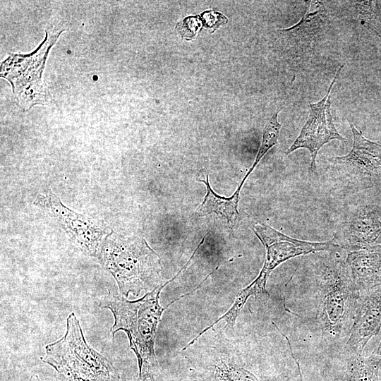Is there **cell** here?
Instances as JSON below:
<instances>
[{
	"label": "cell",
	"mask_w": 381,
	"mask_h": 381,
	"mask_svg": "<svg viewBox=\"0 0 381 381\" xmlns=\"http://www.w3.org/2000/svg\"><path fill=\"white\" fill-rule=\"evenodd\" d=\"M147 293L143 298L128 301L121 295L110 291L100 301L99 306L109 309L114 322L110 329L113 339L116 332L124 331L128 335L131 349L138 364V381H156L158 364L155 352V340L162 315L172 303L165 308L159 304V295L163 288L170 282Z\"/></svg>",
	"instance_id": "6da1fadb"
},
{
	"label": "cell",
	"mask_w": 381,
	"mask_h": 381,
	"mask_svg": "<svg viewBox=\"0 0 381 381\" xmlns=\"http://www.w3.org/2000/svg\"><path fill=\"white\" fill-rule=\"evenodd\" d=\"M97 258L116 280L119 294L126 298L130 293L138 296L162 285L160 258L142 237L113 231L102 243Z\"/></svg>",
	"instance_id": "7a4b0ae2"
},
{
	"label": "cell",
	"mask_w": 381,
	"mask_h": 381,
	"mask_svg": "<svg viewBox=\"0 0 381 381\" xmlns=\"http://www.w3.org/2000/svg\"><path fill=\"white\" fill-rule=\"evenodd\" d=\"M183 349L190 381H272L241 359L230 327L205 328Z\"/></svg>",
	"instance_id": "3957f363"
},
{
	"label": "cell",
	"mask_w": 381,
	"mask_h": 381,
	"mask_svg": "<svg viewBox=\"0 0 381 381\" xmlns=\"http://www.w3.org/2000/svg\"><path fill=\"white\" fill-rule=\"evenodd\" d=\"M318 289L319 317L323 334L337 339L353 320L361 298L345 261L332 253L318 258L314 264Z\"/></svg>",
	"instance_id": "277c9868"
},
{
	"label": "cell",
	"mask_w": 381,
	"mask_h": 381,
	"mask_svg": "<svg viewBox=\"0 0 381 381\" xmlns=\"http://www.w3.org/2000/svg\"><path fill=\"white\" fill-rule=\"evenodd\" d=\"M45 350L42 361L58 373H71L99 381L120 380L119 374L111 362L87 344L74 313L66 318L65 334L47 345Z\"/></svg>",
	"instance_id": "5b68a950"
},
{
	"label": "cell",
	"mask_w": 381,
	"mask_h": 381,
	"mask_svg": "<svg viewBox=\"0 0 381 381\" xmlns=\"http://www.w3.org/2000/svg\"><path fill=\"white\" fill-rule=\"evenodd\" d=\"M63 32L49 34L45 31L44 39L33 52L11 54L1 64L0 76L11 84L14 98L23 111L47 104L52 99L42 73L49 51Z\"/></svg>",
	"instance_id": "8992f818"
},
{
	"label": "cell",
	"mask_w": 381,
	"mask_h": 381,
	"mask_svg": "<svg viewBox=\"0 0 381 381\" xmlns=\"http://www.w3.org/2000/svg\"><path fill=\"white\" fill-rule=\"evenodd\" d=\"M252 230L265 246L266 255L259 275L236 296V298L244 303L251 296L267 294L266 291L267 279L271 272L284 262L296 256L312 253L334 251L338 248L332 240L326 242L299 240L286 236L261 222L253 224Z\"/></svg>",
	"instance_id": "52a82bcc"
},
{
	"label": "cell",
	"mask_w": 381,
	"mask_h": 381,
	"mask_svg": "<svg viewBox=\"0 0 381 381\" xmlns=\"http://www.w3.org/2000/svg\"><path fill=\"white\" fill-rule=\"evenodd\" d=\"M350 127L351 151L330 159L334 176L344 188L354 192L381 186V144L365 138L352 123Z\"/></svg>",
	"instance_id": "ba28073f"
},
{
	"label": "cell",
	"mask_w": 381,
	"mask_h": 381,
	"mask_svg": "<svg viewBox=\"0 0 381 381\" xmlns=\"http://www.w3.org/2000/svg\"><path fill=\"white\" fill-rule=\"evenodd\" d=\"M34 204L55 219L86 255L97 257L102 243L113 232L102 219L86 217L65 206L50 189L38 193Z\"/></svg>",
	"instance_id": "9c48e42d"
},
{
	"label": "cell",
	"mask_w": 381,
	"mask_h": 381,
	"mask_svg": "<svg viewBox=\"0 0 381 381\" xmlns=\"http://www.w3.org/2000/svg\"><path fill=\"white\" fill-rule=\"evenodd\" d=\"M344 66L342 64L337 71L325 97L319 102L309 104L308 118L298 137L285 152L289 155L301 148L308 150L311 157L312 171L316 169V157L323 145L333 140H346L337 131L330 111L331 92Z\"/></svg>",
	"instance_id": "30bf717a"
},
{
	"label": "cell",
	"mask_w": 381,
	"mask_h": 381,
	"mask_svg": "<svg viewBox=\"0 0 381 381\" xmlns=\"http://www.w3.org/2000/svg\"><path fill=\"white\" fill-rule=\"evenodd\" d=\"M332 241L339 248L347 252L381 244V220L369 207L356 208L339 222Z\"/></svg>",
	"instance_id": "8fae6325"
},
{
	"label": "cell",
	"mask_w": 381,
	"mask_h": 381,
	"mask_svg": "<svg viewBox=\"0 0 381 381\" xmlns=\"http://www.w3.org/2000/svg\"><path fill=\"white\" fill-rule=\"evenodd\" d=\"M329 25L323 2L310 1L303 18L294 25L281 30L282 42L293 59L310 54L318 44Z\"/></svg>",
	"instance_id": "7c38bea8"
},
{
	"label": "cell",
	"mask_w": 381,
	"mask_h": 381,
	"mask_svg": "<svg viewBox=\"0 0 381 381\" xmlns=\"http://www.w3.org/2000/svg\"><path fill=\"white\" fill-rule=\"evenodd\" d=\"M381 329V287L361 297L349 329L345 350L351 356L361 355L366 344Z\"/></svg>",
	"instance_id": "4fadbf2b"
},
{
	"label": "cell",
	"mask_w": 381,
	"mask_h": 381,
	"mask_svg": "<svg viewBox=\"0 0 381 381\" xmlns=\"http://www.w3.org/2000/svg\"><path fill=\"white\" fill-rule=\"evenodd\" d=\"M345 262L361 297L381 287V244L348 252Z\"/></svg>",
	"instance_id": "5bb4252c"
},
{
	"label": "cell",
	"mask_w": 381,
	"mask_h": 381,
	"mask_svg": "<svg viewBox=\"0 0 381 381\" xmlns=\"http://www.w3.org/2000/svg\"><path fill=\"white\" fill-rule=\"evenodd\" d=\"M199 181L204 183L206 186L207 193L202 202L198 207L196 214L204 216L212 212H216L217 214L224 217L229 226L233 229L238 215L237 207L241 189L237 188L231 197L225 198L217 195L213 191L209 183L207 175L205 179H200Z\"/></svg>",
	"instance_id": "9a60e30c"
},
{
	"label": "cell",
	"mask_w": 381,
	"mask_h": 381,
	"mask_svg": "<svg viewBox=\"0 0 381 381\" xmlns=\"http://www.w3.org/2000/svg\"><path fill=\"white\" fill-rule=\"evenodd\" d=\"M381 363L373 355L368 358L351 356L346 368L337 381H379Z\"/></svg>",
	"instance_id": "2e32d148"
},
{
	"label": "cell",
	"mask_w": 381,
	"mask_h": 381,
	"mask_svg": "<svg viewBox=\"0 0 381 381\" xmlns=\"http://www.w3.org/2000/svg\"><path fill=\"white\" fill-rule=\"evenodd\" d=\"M279 111L275 112L269 121L266 123L262 133V139L260 147L259 148L258 152L256 155L255 159L253 162V164L250 168L241 183L238 186L242 187L243 183L247 179L248 176L254 170L257 164L260 162L261 159L265 156V155L274 146L277 144L278 137L279 135V131L282 127V125L279 123L277 116Z\"/></svg>",
	"instance_id": "e0dca14e"
},
{
	"label": "cell",
	"mask_w": 381,
	"mask_h": 381,
	"mask_svg": "<svg viewBox=\"0 0 381 381\" xmlns=\"http://www.w3.org/2000/svg\"><path fill=\"white\" fill-rule=\"evenodd\" d=\"M198 18L199 16L188 17L176 25V28H179V32L186 40H191L200 28L201 22Z\"/></svg>",
	"instance_id": "ac0fdd59"
},
{
	"label": "cell",
	"mask_w": 381,
	"mask_h": 381,
	"mask_svg": "<svg viewBox=\"0 0 381 381\" xmlns=\"http://www.w3.org/2000/svg\"><path fill=\"white\" fill-rule=\"evenodd\" d=\"M356 13L361 22L363 21L368 26H371V23L375 16L374 6L375 1H355Z\"/></svg>",
	"instance_id": "d6986e66"
},
{
	"label": "cell",
	"mask_w": 381,
	"mask_h": 381,
	"mask_svg": "<svg viewBox=\"0 0 381 381\" xmlns=\"http://www.w3.org/2000/svg\"><path fill=\"white\" fill-rule=\"evenodd\" d=\"M202 18L204 26L208 28H213V32L219 25L227 22L225 16L213 11H207L202 13Z\"/></svg>",
	"instance_id": "ffe728a7"
},
{
	"label": "cell",
	"mask_w": 381,
	"mask_h": 381,
	"mask_svg": "<svg viewBox=\"0 0 381 381\" xmlns=\"http://www.w3.org/2000/svg\"><path fill=\"white\" fill-rule=\"evenodd\" d=\"M64 380V381H99L95 379L83 377L71 373L63 372L59 373Z\"/></svg>",
	"instance_id": "44dd1931"
},
{
	"label": "cell",
	"mask_w": 381,
	"mask_h": 381,
	"mask_svg": "<svg viewBox=\"0 0 381 381\" xmlns=\"http://www.w3.org/2000/svg\"><path fill=\"white\" fill-rule=\"evenodd\" d=\"M372 355L381 363V341L377 349Z\"/></svg>",
	"instance_id": "7402d4cb"
},
{
	"label": "cell",
	"mask_w": 381,
	"mask_h": 381,
	"mask_svg": "<svg viewBox=\"0 0 381 381\" xmlns=\"http://www.w3.org/2000/svg\"><path fill=\"white\" fill-rule=\"evenodd\" d=\"M32 376H31V377H30V380H29V381H31V380H32Z\"/></svg>",
	"instance_id": "603a6c76"
},
{
	"label": "cell",
	"mask_w": 381,
	"mask_h": 381,
	"mask_svg": "<svg viewBox=\"0 0 381 381\" xmlns=\"http://www.w3.org/2000/svg\"><path fill=\"white\" fill-rule=\"evenodd\" d=\"M301 381H303V379H302V377H301Z\"/></svg>",
	"instance_id": "cb8c5ba5"
}]
</instances>
